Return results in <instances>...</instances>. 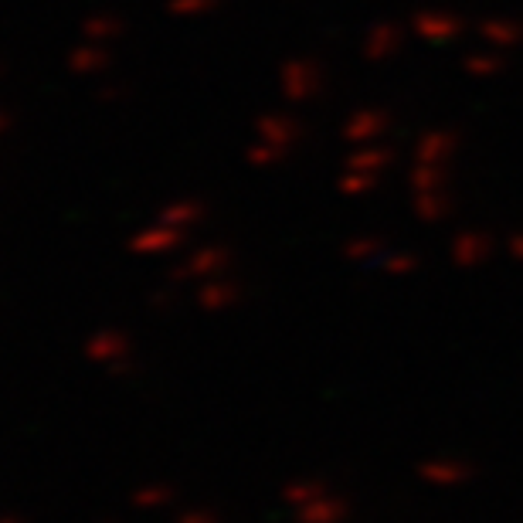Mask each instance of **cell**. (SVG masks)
Returning a JSON list of instances; mask_svg holds the SVG:
<instances>
[{
    "label": "cell",
    "mask_w": 523,
    "mask_h": 523,
    "mask_svg": "<svg viewBox=\"0 0 523 523\" xmlns=\"http://www.w3.org/2000/svg\"><path fill=\"white\" fill-rule=\"evenodd\" d=\"M0 523H28L21 513H0Z\"/></svg>",
    "instance_id": "cell-31"
},
{
    "label": "cell",
    "mask_w": 523,
    "mask_h": 523,
    "mask_svg": "<svg viewBox=\"0 0 523 523\" xmlns=\"http://www.w3.org/2000/svg\"><path fill=\"white\" fill-rule=\"evenodd\" d=\"M7 130H11V116H7L4 109H0V136H4Z\"/></svg>",
    "instance_id": "cell-32"
},
{
    "label": "cell",
    "mask_w": 523,
    "mask_h": 523,
    "mask_svg": "<svg viewBox=\"0 0 523 523\" xmlns=\"http://www.w3.org/2000/svg\"><path fill=\"white\" fill-rule=\"evenodd\" d=\"M493 235L490 231H476V228H466V231H459L456 238H452V245H449V255H452V262L459 265V269H479V265H486L493 259Z\"/></svg>",
    "instance_id": "cell-8"
},
{
    "label": "cell",
    "mask_w": 523,
    "mask_h": 523,
    "mask_svg": "<svg viewBox=\"0 0 523 523\" xmlns=\"http://www.w3.org/2000/svg\"><path fill=\"white\" fill-rule=\"evenodd\" d=\"M401 48H405V31H401L398 24H388V21L374 24V28L364 34V41H360V55H364L371 65L391 62Z\"/></svg>",
    "instance_id": "cell-9"
},
{
    "label": "cell",
    "mask_w": 523,
    "mask_h": 523,
    "mask_svg": "<svg viewBox=\"0 0 523 523\" xmlns=\"http://www.w3.org/2000/svg\"><path fill=\"white\" fill-rule=\"evenodd\" d=\"M231 265V252L225 245H197L187 255H180V262L170 272V282L174 286H184V282H208L214 276H225Z\"/></svg>",
    "instance_id": "cell-4"
},
{
    "label": "cell",
    "mask_w": 523,
    "mask_h": 523,
    "mask_svg": "<svg viewBox=\"0 0 523 523\" xmlns=\"http://www.w3.org/2000/svg\"><path fill=\"white\" fill-rule=\"evenodd\" d=\"M303 140V123L289 113H265L255 123V140L248 147L245 160L255 170H269L282 164V160L293 153L296 143Z\"/></svg>",
    "instance_id": "cell-1"
},
{
    "label": "cell",
    "mask_w": 523,
    "mask_h": 523,
    "mask_svg": "<svg viewBox=\"0 0 523 523\" xmlns=\"http://www.w3.org/2000/svg\"><path fill=\"white\" fill-rule=\"evenodd\" d=\"M507 255L513 262H523V231H517V235L507 238Z\"/></svg>",
    "instance_id": "cell-28"
},
{
    "label": "cell",
    "mask_w": 523,
    "mask_h": 523,
    "mask_svg": "<svg viewBox=\"0 0 523 523\" xmlns=\"http://www.w3.org/2000/svg\"><path fill=\"white\" fill-rule=\"evenodd\" d=\"M85 357L92 360L102 371H113V374H126L133 371V340L130 333L123 330H96L89 340H85Z\"/></svg>",
    "instance_id": "cell-5"
},
{
    "label": "cell",
    "mask_w": 523,
    "mask_h": 523,
    "mask_svg": "<svg viewBox=\"0 0 523 523\" xmlns=\"http://www.w3.org/2000/svg\"><path fill=\"white\" fill-rule=\"evenodd\" d=\"M0 75H4V62H0Z\"/></svg>",
    "instance_id": "cell-33"
},
{
    "label": "cell",
    "mask_w": 523,
    "mask_h": 523,
    "mask_svg": "<svg viewBox=\"0 0 523 523\" xmlns=\"http://www.w3.org/2000/svg\"><path fill=\"white\" fill-rule=\"evenodd\" d=\"M177 523H221L211 510H187Z\"/></svg>",
    "instance_id": "cell-27"
},
{
    "label": "cell",
    "mask_w": 523,
    "mask_h": 523,
    "mask_svg": "<svg viewBox=\"0 0 523 523\" xmlns=\"http://www.w3.org/2000/svg\"><path fill=\"white\" fill-rule=\"evenodd\" d=\"M177 303V296H174V282H170V289H160L157 296H153V306L157 310H167V306H174Z\"/></svg>",
    "instance_id": "cell-30"
},
{
    "label": "cell",
    "mask_w": 523,
    "mask_h": 523,
    "mask_svg": "<svg viewBox=\"0 0 523 523\" xmlns=\"http://www.w3.org/2000/svg\"><path fill=\"white\" fill-rule=\"evenodd\" d=\"M123 34V24L109 14H96L82 24V38L85 41H99V45H113V41Z\"/></svg>",
    "instance_id": "cell-24"
},
{
    "label": "cell",
    "mask_w": 523,
    "mask_h": 523,
    "mask_svg": "<svg viewBox=\"0 0 523 523\" xmlns=\"http://www.w3.org/2000/svg\"><path fill=\"white\" fill-rule=\"evenodd\" d=\"M377 269L388 279H405L418 269V255L415 252H384V259L377 262Z\"/></svg>",
    "instance_id": "cell-25"
},
{
    "label": "cell",
    "mask_w": 523,
    "mask_h": 523,
    "mask_svg": "<svg viewBox=\"0 0 523 523\" xmlns=\"http://www.w3.org/2000/svg\"><path fill=\"white\" fill-rule=\"evenodd\" d=\"M123 96H126V85H102V89H99L102 102H119Z\"/></svg>",
    "instance_id": "cell-29"
},
{
    "label": "cell",
    "mask_w": 523,
    "mask_h": 523,
    "mask_svg": "<svg viewBox=\"0 0 523 523\" xmlns=\"http://www.w3.org/2000/svg\"><path fill=\"white\" fill-rule=\"evenodd\" d=\"M293 513H296V523H347L350 503L340 493L323 490L316 500L303 503V507L293 510Z\"/></svg>",
    "instance_id": "cell-11"
},
{
    "label": "cell",
    "mask_w": 523,
    "mask_h": 523,
    "mask_svg": "<svg viewBox=\"0 0 523 523\" xmlns=\"http://www.w3.org/2000/svg\"><path fill=\"white\" fill-rule=\"evenodd\" d=\"M187 238H191V231L174 225V221H167L164 214H157L150 225H143L140 231H133V235H130V252L133 255H143V259L177 255L180 248L187 245Z\"/></svg>",
    "instance_id": "cell-3"
},
{
    "label": "cell",
    "mask_w": 523,
    "mask_h": 523,
    "mask_svg": "<svg viewBox=\"0 0 523 523\" xmlns=\"http://www.w3.org/2000/svg\"><path fill=\"white\" fill-rule=\"evenodd\" d=\"M327 85V68L316 58H289L279 72V92L289 106H303V102H313Z\"/></svg>",
    "instance_id": "cell-2"
},
{
    "label": "cell",
    "mask_w": 523,
    "mask_h": 523,
    "mask_svg": "<svg viewBox=\"0 0 523 523\" xmlns=\"http://www.w3.org/2000/svg\"><path fill=\"white\" fill-rule=\"evenodd\" d=\"M411 194H422V191H449V164H418L411 167L408 174Z\"/></svg>",
    "instance_id": "cell-19"
},
{
    "label": "cell",
    "mask_w": 523,
    "mask_h": 523,
    "mask_svg": "<svg viewBox=\"0 0 523 523\" xmlns=\"http://www.w3.org/2000/svg\"><path fill=\"white\" fill-rule=\"evenodd\" d=\"M459 150V133L456 130H425L415 143V160L418 164H449Z\"/></svg>",
    "instance_id": "cell-12"
},
{
    "label": "cell",
    "mask_w": 523,
    "mask_h": 523,
    "mask_svg": "<svg viewBox=\"0 0 523 523\" xmlns=\"http://www.w3.org/2000/svg\"><path fill=\"white\" fill-rule=\"evenodd\" d=\"M377 184H381V177L360 174V170H347L344 167V174H340V180H337V191L344 194V197H350V201H360V197L374 194Z\"/></svg>",
    "instance_id": "cell-23"
},
{
    "label": "cell",
    "mask_w": 523,
    "mask_h": 523,
    "mask_svg": "<svg viewBox=\"0 0 523 523\" xmlns=\"http://www.w3.org/2000/svg\"><path fill=\"white\" fill-rule=\"evenodd\" d=\"M394 164L391 147H381V143H367V147H350L347 153V170H360V174H374L384 177V170Z\"/></svg>",
    "instance_id": "cell-15"
},
{
    "label": "cell",
    "mask_w": 523,
    "mask_h": 523,
    "mask_svg": "<svg viewBox=\"0 0 523 523\" xmlns=\"http://www.w3.org/2000/svg\"><path fill=\"white\" fill-rule=\"evenodd\" d=\"M323 490H330L323 479H316V476H296V479H289L286 486H282V503H286L289 510H299L303 503H310L316 500Z\"/></svg>",
    "instance_id": "cell-20"
},
{
    "label": "cell",
    "mask_w": 523,
    "mask_h": 523,
    "mask_svg": "<svg viewBox=\"0 0 523 523\" xmlns=\"http://www.w3.org/2000/svg\"><path fill=\"white\" fill-rule=\"evenodd\" d=\"M391 130V113L381 106H360L357 113H350L340 126L347 147H367V143H381L384 133Z\"/></svg>",
    "instance_id": "cell-6"
},
{
    "label": "cell",
    "mask_w": 523,
    "mask_h": 523,
    "mask_svg": "<svg viewBox=\"0 0 523 523\" xmlns=\"http://www.w3.org/2000/svg\"><path fill=\"white\" fill-rule=\"evenodd\" d=\"M218 0H170V11L177 17H204L214 11Z\"/></svg>",
    "instance_id": "cell-26"
},
{
    "label": "cell",
    "mask_w": 523,
    "mask_h": 523,
    "mask_svg": "<svg viewBox=\"0 0 523 523\" xmlns=\"http://www.w3.org/2000/svg\"><path fill=\"white\" fill-rule=\"evenodd\" d=\"M130 503L136 510H143V513L167 510L170 503H174V486H167V483H143V486H136V490H133Z\"/></svg>",
    "instance_id": "cell-21"
},
{
    "label": "cell",
    "mask_w": 523,
    "mask_h": 523,
    "mask_svg": "<svg viewBox=\"0 0 523 523\" xmlns=\"http://www.w3.org/2000/svg\"><path fill=\"white\" fill-rule=\"evenodd\" d=\"M507 62H503V55H496V51H473V55L462 58V72L469 75V79H493V75H500Z\"/></svg>",
    "instance_id": "cell-22"
},
{
    "label": "cell",
    "mask_w": 523,
    "mask_h": 523,
    "mask_svg": "<svg viewBox=\"0 0 523 523\" xmlns=\"http://www.w3.org/2000/svg\"><path fill=\"white\" fill-rule=\"evenodd\" d=\"M411 211H415V218L425 221V225H439V221L449 218L452 197L449 191H422L411 197Z\"/></svg>",
    "instance_id": "cell-17"
},
{
    "label": "cell",
    "mask_w": 523,
    "mask_h": 523,
    "mask_svg": "<svg viewBox=\"0 0 523 523\" xmlns=\"http://www.w3.org/2000/svg\"><path fill=\"white\" fill-rule=\"evenodd\" d=\"M68 72L72 75H102L109 72V65H113V55H109L106 45H99V41H79L72 51H68Z\"/></svg>",
    "instance_id": "cell-13"
},
{
    "label": "cell",
    "mask_w": 523,
    "mask_h": 523,
    "mask_svg": "<svg viewBox=\"0 0 523 523\" xmlns=\"http://www.w3.org/2000/svg\"><path fill=\"white\" fill-rule=\"evenodd\" d=\"M479 38H483L493 51L517 48V45H523V24L507 21V17H493V21L479 24Z\"/></svg>",
    "instance_id": "cell-16"
},
{
    "label": "cell",
    "mask_w": 523,
    "mask_h": 523,
    "mask_svg": "<svg viewBox=\"0 0 523 523\" xmlns=\"http://www.w3.org/2000/svg\"><path fill=\"white\" fill-rule=\"evenodd\" d=\"M242 303V286L231 276H214L197 286V306L204 313H228Z\"/></svg>",
    "instance_id": "cell-10"
},
{
    "label": "cell",
    "mask_w": 523,
    "mask_h": 523,
    "mask_svg": "<svg viewBox=\"0 0 523 523\" xmlns=\"http://www.w3.org/2000/svg\"><path fill=\"white\" fill-rule=\"evenodd\" d=\"M384 252H388V245L377 235H350L344 242V259L350 265H377L384 259Z\"/></svg>",
    "instance_id": "cell-18"
},
{
    "label": "cell",
    "mask_w": 523,
    "mask_h": 523,
    "mask_svg": "<svg viewBox=\"0 0 523 523\" xmlns=\"http://www.w3.org/2000/svg\"><path fill=\"white\" fill-rule=\"evenodd\" d=\"M476 469L469 466V462H462V459H428L418 466V476L425 479V483H432V486H462V483H469L473 479Z\"/></svg>",
    "instance_id": "cell-14"
},
{
    "label": "cell",
    "mask_w": 523,
    "mask_h": 523,
    "mask_svg": "<svg viewBox=\"0 0 523 523\" xmlns=\"http://www.w3.org/2000/svg\"><path fill=\"white\" fill-rule=\"evenodd\" d=\"M411 31H415V38H422L425 45H449V41L462 38L466 21L452 11H422L411 21Z\"/></svg>",
    "instance_id": "cell-7"
}]
</instances>
